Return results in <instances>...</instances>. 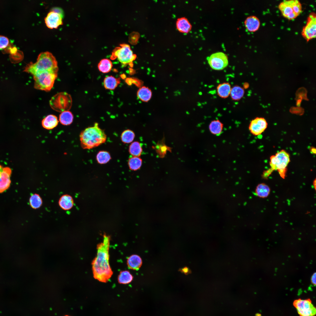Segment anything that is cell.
Wrapping results in <instances>:
<instances>
[{"label":"cell","instance_id":"obj_1","mask_svg":"<svg viewBox=\"0 0 316 316\" xmlns=\"http://www.w3.org/2000/svg\"><path fill=\"white\" fill-rule=\"evenodd\" d=\"M103 241L97 246V253L92 263L95 279L104 283L107 282L113 274L109 263L110 236L103 235Z\"/></svg>","mask_w":316,"mask_h":316},{"label":"cell","instance_id":"obj_2","mask_svg":"<svg viewBox=\"0 0 316 316\" xmlns=\"http://www.w3.org/2000/svg\"><path fill=\"white\" fill-rule=\"evenodd\" d=\"M58 67L55 57L51 52H42L38 55L37 61L30 62L26 66L25 71L33 75L47 71L58 72Z\"/></svg>","mask_w":316,"mask_h":316},{"label":"cell","instance_id":"obj_3","mask_svg":"<svg viewBox=\"0 0 316 316\" xmlns=\"http://www.w3.org/2000/svg\"><path fill=\"white\" fill-rule=\"evenodd\" d=\"M107 135L104 131L100 128L97 123L94 126L86 128L80 133V139L82 147L91 149L104 143Z\"/></svg>","mask_w":316,"mask_h":316},{"label":"cell","instance_id":"obj_4","mask_svg":"<svg viewBox=\"0 0 316 316\" xmlns=\"http://www.w3.org/2000/svg\"><path fill=\"white\" fill-rule=\"evenodd\" d=\"M269 165L273 171H277L283 178H285L287 166L290 162L289 154L285 150H281L270 158Z\"/></svg>","mask_w":316,"mask_h":316},{"label":"cell","instance_id":"obj_5","mask_svg":"<svg viewBox=\"0 0 316 316\" xmlns=\"http://www.w3.org/2000/svg\"><path fill=\"white\" fill-rule=\"evenodd\" d=\"M57 72L47 71L36 74L33 76L34 87L36 89L49 91L53 87L57 76Z\"/></svg>","mask_w":316,"mask_h":316},{"label":"cell","instance_id":"obj_6","mask_svg":"<svg viewBox=\"0 0 316 316\" xmlns=\"http://www.w3.org/2000/svg\"><path fill=\"white\" fill-rule=\"evenodd\" d=\"M278 8L283 17L289 20L296 18L302 11V4L298 0H284Z\"/></svg>","mask_w":316,"mask_h":316},{"label":"cell","instance_id":"obj_7","mask_svg":"<svg viewBox=\"0 0 316 316\" xmlns=\"http://www.w3.org/2000/svg\"><path fill=\"white\" fill-rule=\"evenodd\" d=\"M120 47H117L113 51L111 59L112 60L117 58L123 64H129L132 66L133 62L136 58V54H134L130 45L123 44L120 45Z\"/></svg>","mask_w":316,"mask_h":316},{"label":"cell","instance_id":"obj_8","mask_svg":"<svg viewBox=\"0 0 316 316\" xmlns=\"http://www.w3.org/2000/svg\"><path fill=\"white\" fill-rule=\"evenodd\" d=\"M72 103L70 95L65 92L56 94L52 97L49 102L51 108L60 112L68 111L72 106Z\"/></svg>","mask_w":316,"mask_h":316},{"label":"cell","instance_id":"obj_9","mask_svg":"<svg viewBox=\"0 0 316 316\" xmlns=\"http://www.w3.org/2000/svg\"><path fill=\"white\" fill-rule=\"evenodd\" d=\"M293 305L299 316H315L316 308L310 298L295 300Z\"/></svg>","mask_w":316,"mask_h":316},{"label":"cell","instance_id":"obj_10","mask_svg":"<svg viewBox=\"0 0 316 316\" xmlns=\"http://www.w3.org/2000/svg\"><path fill=\"white\" fill-rule=\"evenodd\" d=\"M301 35L307 42L316 37V15L315 13L312 12L309 14L306 24L303 28Z\"/></svg>","mask_w":316,"mask_h":316},{"label":"cell","instance_id":"obj_11","mask_svg":"<svg viewBox=\"0 0 316 316\" xmlns=\"http://www.w3.org/2000/svg\"><path fill=\"white\" fill-rule=\"evenodd\" d=\"M210 67L216 70H221L226 68L228 64L227 56L222 52L212 54L207 58Z\"/></svg>","mask_w":316,"mask_h":316},{"label":"cell","instance_id":"obj_12","mask_svg":"<svg viewBox=\"0 0 316 316\" xmlns=\"http://www.w3.org/2000/svg\"><path fill=\"white\" fill-rule=\"evenodd\" d=\"M268 123L264 118L257 117L250 122L248 128L250 133L255 136L259 135L266 130Z\"/></svg>","mask_w":316,"mask_h":316},{"label":"cell","instance_id":"obj_13","mask_svg":"<svg viewBox=\"0 0 316 316\" xmlns=\"http://www.w3.org/2000/svg\"><path fill=\"white\" fill-rule=\"evenodd\" d=\"M63 15L54 10L49 11L44 18L46 26L51 29L56 28L63 24Z\"/></svg>","mask_w":316,"mask_h":316},{"label":"cell","instance_id":"obj_14","mask_svg":"<svg viewBox=\"0 0 316 316\" xmlns=\"http://www.w3.org/2000/svg\"><path fill=\"white\" fill-rule=\"evenodd\" d=\"M11 170L8 167H3L0 165V193H2L10 187Z\"/></svg>","mask_w":316,"mask_h":316},{"label":"cell","instance_id":"obj_15","mask_svg":"<svg viewBox=\"0 0 316 316\" xmlns=\"http://www.w3.org/2000/svg\"><path fill=\"white\" fill-rule=\"evenodd\" d=\"M176 27L179 32L183 33H188L192 29L191 24L188 19L185 17H181L177 19Z\"/></svg>","mask_w":316,"mask_h":316},{"label":"cell","instance_id":"obj_16","mask_svg":"<svg viewBox=\"0 0 316 316\" xmlns=\"http://www.w3.org/2000/svg\"><path fill=\"white\" fill-rule=\"evenodd\" d=\"M244 24L248 30L250 32H255L259 29L260 22L257 17L252 16L248 17L246 19Z\"/></svg>","mask_w":316,"mask_h":316},{"label":"cell","instance_id":"obj_17","mask_svg":"<svg viewBox=\"0 0 316 316\" xmlns=\"http://www.w3.org/2000/svg\"><path fill=\"white\" fill-rule=\"evenodd\" d=\"M60 207L64 210H68L73 207L74 201L72 196L68 194H64L60 198L58 202Z\"/></svg>","mask_w":316,"mask_h":316},{"label":"cell","instance_id":"obj_18","mask_svg":"<svg viewBox=\"0 0 316 316\" xmlns=\"http://www.w3.org/2000/svg\"><path fill=\"white\" fill-rule=\"evenodd\" d=\"M59 122L57 117L53 114L47 115L42 121V127L47 130L53 129L58 125Z\"/></svg>","mask_w":316,"mask_h":316},{"label":"cell","instance_id":"obj_19","mask_svg":"<svg viewBox=\"0 0 316 316\" xmlns=\"http://www.w3.org/2000/svg\"><path fill=\"white\" fill-rule=\"evenodd\" d=\"M270 192V188L268 185L264 183H261L257 185L255 193L257 197L264 198L269 196Z\"/></svg>","mask_w":316,"mask_h":316},{"label":"cell","instance_id":"obj_20","mask_svg":"<svg viewBox=\"0 0 316 316\" xmlns=\"http://www.w3.org/2000/svg\"><path fill=\"white\" fill-rule=\"evenodd\" d=\"M224 127L223 123L219 120L212 121L209 125V130L210 133L218 136L222 133Z\"/></svg>","mask_w":316,"mask_h":316},{"label":"cell","instance_id":"obj_21","mask_svg":"<svg viewBox=\"0 0 316 316\" xmlns=\"http://www.w3.org/2000/svg\"><path fill=\"white\" fill-rule=\"evenodd\" d=\"M142 261L141 257L136 255H132L130 256L127 260V264L128 268L130 269L137 270L141 267Z\"/></svg>","mask_w":316,"mask_h":316},{"label":"cell","instance_id":"obj_22","mask_svg":"<svg viewBox=\"0 0 316 316\" xmlns=\"http://www.w3.org/2000/svg\"><path fill=\"white\" fill-rule=\"evenodd\" d=\"M120 79L116 78L112 75L106 77L104 80V88L107 90H114L120 83Z\"/></svg>","mask_w":316,"mask_h":316},{"label":"cell","instance_id":"obj_23","mask_svg":"<svg viewBox=\"0 0 316 316\" xmlns=\"http://www.w3.org/2000/svg\"><path fill=\"white\" fill-rule=\"evenodd\" d=\"M231 88L230 85L228 83L220 84L217 87V94L221 98H226L230 95Z\"/></svg>","mask_w":316,"mask_h":316},{"label":"cell","instance_id":"obj_24","mask_svg":"<svg viewBox=\"0 0 316 316\" xmlns=\"http://www.w3.org/2000/svg\"><path fill=\"white\" fill-rule=\"evenodd\" d=\"M137 96L141 101L147 102L152 96V92L148 87L142 86L139 89L137 92Z\"/></svg>","mask_w":316,"mask_h":316},{"label":"cell","instance_id":"obj_25","mask_svg":"<svg viewBox=\"0 0 316 316\" xmlns=\"http://www.w3.org/2000/svg\"><path fill=\"white\" fill-rule=\"evenodd\" d=\"M73 116L72 113L69 111H63L61 113L59 116V121L62 125L68 126L73 122Z\"/></svg>","mask_w":316,"mask_h":316},{"label":"cell","instance_id":"obj_26","mask_svg":"<svg viewBox=\"0 0 316 316\" xmlns=\"http://www.w3.org/2000/svg\"><path fill=\"white\" fill-rule=\"evenodd\" d=\"M244 92L243 88L238 85H235L231 88L230 95L233 100L238 101L243 97Z\"/></svg>","mask_w":316,"mask_h":316},{"label":"cell","instance_id":"obj_27","mask_svg":"<svg viewBox=\"0 0 316 316\" xmlns=\"http://www.w3.org/2000/svg\"><path fill=\"white\" fill-rule=\"evenodd\" d=\"M113 64L111 61L107 59H102L98 64V67L99 71L103 73H107L111 70Z\"/></svg>","mask_w":316,"mask_h":316},{"label":"cell","instance_id":"obj_28","mask_svg":"<svg viewBox=\"0 0 316 316\" xmlns=\"http://www.w3.org/2000/svg\"><path fill=\"white\" fill-rule=\"evenodd\" d=\"M142 160L139 157L132 156L128 159V164L129 169L131 170L136 171L140 169L141 166Z\"/></svg>","mask_w":316,"mask_h":316},{"label":"cell","instance_id":"obj_29","mask_svg":"<svg viewBox=\"0 0 316 316\" xmlns=\"http://www.w3.org/2000/svg\"><path fill=\"white\" fill-rule=\"evenodd\" d=\"M29 203L31 207L36 209L40 208L42 205V200L40 195L37 193L33 194L29 198Z\"/></svg>","mask_w":316,"mask_h":316},{"label":"cell","instance_id":"obj_30","mask_svg":"<svg viewBox=\"0 0 316 316\" xmlns=\"http://www.w3.org/2000/svg\"><path fill=\"white\" fill-rule=\"evenodd\" d=\"M142 151L140 143L137 141L133 142L129 147V152L132 156L139 157Z\"/></svg>","mask_w":316,"mask_h":316},{"label":"cell","instance_id":"obj_31","mask_svg":"<svg viewBox=\"0 0 316 316\" xmlns=\"http://www.w3.org/2000/svg\"><path fill=\"white\" fill-rule=\"evenodd\" d=\"M133 276L129 271L121 272L118 277V281L120 284H126L129 283L132 280Z\"/></svg>","mask_w":316,"mask_h":316},{"label":"cell","instance_id":"obj_32","mask_svg":"<svg viewBox=\"0 0 316 316\" xmlns=\"http://www.w3.org/2000/svg\"><path fill=\"white\" fill-rule=\"evenodd\" d=\"M96 160L99 164H105L109 162L111 159L110 153L105 151H101L97 154L96 157Z\"/></svg>","mask_w":316,"mask_h":316},{"label":"cell","instance_id":"obj_33","mask_svg":"<svg viewBox=\"0 0 316 316\" xmlns=\"http://www.w3.org/2000/svg\"><path fill=\"white\" fill-rule=\"evenodd\" d=\"M135 137V133L133 131L127 129L124 130L121 133V139L123 142L129 143L133 141Z\"/></svg>","mask_w":316,"mask_h":316},{"label":"cell","instance_id":"obj_34","mask_svg":"<svg viewBox=\"0 0 316 316\" xmlns=\"http://www.w3.org/2000/svg\"><path fill=\"white\" fill-rule=\"evenodd\" d=\"M9 40L7 37L0 35V49L6 48L8 45Z\"/></svg>","mask_w":316,"mask_h":316},{"label":"cell","instance_id":"obj_35","mask_svg":"<svg viewBox=\"0 0 316 316\" xmlns=\"http://www.w3.org/2000/svg\"><path fill=\"white\" fill-rule=\"evenodd\" d=\"M273 171L271 168L269 169L267 171H265L263 173L262 176L265 178L268 177L271 174Z\"/></svg>","mask_w":316,"mask_h":316},{"label":"cell","instance_id":"obj_36","mask_svg":"<svg viewBox=\"0 0 316 316\" xmlns=\"http://www.w3.org/2000/svg\"><path fill=\"white\" fill-rule=\"evenodd\" d=\"M311 282L312 284L315 285L316 284V274L314 273L311 276Z\"/></svg>","mask_w":316,"mask_h":316},{"label":"cell","instance_id":"obj_37","mask_svg":"<svg viewBox=\"0 0 316 316\" xmlns=\"http://www.w3.org/2000/svg\"><path fill=\"white\" fill-rule=\"evenodd\" d=\"M309 150L311 154H316V149L315 147H311L309 148Z\"/></svg>","mask_w":316,"mask_h":316},{"label":"cell","instance_id":"obj_38","mask_svg":"<svg viewBox=\"0 0 316 316\" xmlns=\"http://www.w3.org/2000/svg\"><path fill=\"white\" fill-rule=\"evenodd\" d=\"M181 271L185 274H187L190 272L189 269L187 267H185L181 269Z\"/></svg>","mask_w":316,"mask_h":316},{"label":"cell","instance_id":"obj_39","mask_svg":"<svg viewBox=\"0 0 316 316\" xmlns=\"http://www.w3.org/2000/svg\"><path fill=\"white\" fill-rule=\"evenodd\" d=\"M316 179L315 178L314 179V180L313 181V185L314 187V188L315 189V190H316Z\"/></svg>","mask_w":316,"mask_h":316},{"label":"cell","instance_id":"obj_40","mask_svg":"<svg viewBox=\"0 0 316 316\" xmlns=\"http://www.w3.org/2000/svg\"><path fill=\"white\" fill-rule=\"evenodd\" d=\"M256 316H261V315L260 314H257Z\"/></svg>","mask_w":316,"mask_h":316},{"label":"cell","instance_id":"obj_41","mask_svg":"<svg viewBox=\"0 0 316 316\" xmlns=\"http://www.w3.org/2000/svg\"><path fill=\"white\" fill-rule=\"evenodd\" d=\"M64 316H69V315H65Z\"/></svg>","mask_w":316,"mask_h":316}]
</instances>
